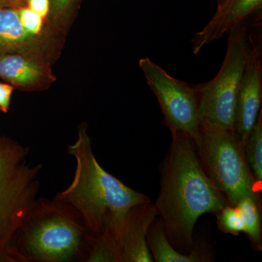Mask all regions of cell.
<instances>
[{"mask_svg": "<svg viewBox=\"0 0 262 262\" xmlns=\"http://www.w3.org/2000/svg\"><path fill=\"white\" fill-rule=\"evenodd\" d=\"M157 216L151 201L137 205L129 211L117 245L119 262L154 261L146 242V234Z\"/></svg>", "mask_w": 262, "mask_h": 262, "instance_id": "cell-9", "label": "cell"}, {"mask_svg": "<svg viewBox=\"0 0 262 262\" xmlns=\"http://www.w3.org/2000/svg\"><path fill=\"white\" fill-rule=\"evenodd\" d=\"M87 130V125H81L77 140L67 148L75 159V175L70 186L54 199L75 213L92 235L106 232L117 244L129 211L150 198L101 166Z\"/></svg>", "mask_w": 262, "mask_h": 262, "instance_id": "cell-2", "label": "cell"}, {"mask_svg": "<svg viewBox=\"0 0 262 262\" xmlns=\"http://www.w3.org/2000/svg\"><path fill=\"white\" fill-rule=\"evenodd\" d=\"M245 156L258 190L262 183V110L244 146Z\"/></svg>", "mask_w": 262, "mask_h": 262, "instance_id": "cell-15", "label": "cell"}, {"mask_svg": "<svg viewBox=\"0 0 262 262\" xmlns=\"http://www.w3.org/2000/svg\"><path fill=\"white\" fill-rule=\"evenodd\" d=\"M26 3L31 10L40 15L45 20H47L51 8L50 0H27Z\"/></svg>", "mask_w": 262, "mask_h": 262, "instance_id": "cell-19", "label": "cell"}, {"mask_svg": "<svg viewBox=\"0 0 262 262\" xmlns=\"http://www.w3.org/2000/svg\"><path fill=\"white\" fill-rule=\"evenodd\" d=\"M15 8H16L20 23L27 32L34 35H44L56 33L50 27H46L45 25V19L31 10L29 7L20 6Z\"/></svg>", "mask_w": 262, "mask_h": 262, "instance_id": "cell-18", "label": "cell"}, {"mask_svg": "<svg viewBox=\"0 0 262 262\" xmlns=\"http://www.w3.org/2000/svg\"><path fill=\"white\" fill-rule=\"evenodd\" d=\"M215 1H216L217 6H219V5H220L223 3L224 0H215Z\"/></svg>", "mask_w": 262, "mask_h": 262, "instance_id": "cell-22", "label": "cell"}, {"mask_svg": "<svg viewBox=\"0 0 262 262\" xmlns=\"http://www.w3.org/2000/svg\"><path fill=\"white\" fill-rule=\"evenodd\" d=\"M27 0H0L1 8H18L24 6Z\"/></svg>", "mask_w": 262, "mask_h": 262, "instance_id": "cell-21", "label": "cell"}, {"mask_svg": "<svg viewBox=\"0 0 262 262\" xmlns=\"http://www.w3.org/2000/svg\"><path fill=\"white\" fill-rule=\"evenodd\" d=\"M251 46L252 35L246 21L228 32L227 52L220 71L214 78L198 84L201 123L234 131L237 94Z\"/></svg>", "mask_w": 262, "mask_h": 262, "instance_id": "cell-6", "label": "cell"}, {"mask_svg": "<svg viewBox=\"0 0 262 262\" xmlns=\"http://www.w3.org/2000/svg\"><path fill=\"white\" fill-rule=\"evenodd\" d=\"M13 90V85L0 83V111L3 113H7L9 110Z\"/></svg>", "mask_w": 262, "mask_h": 262, "instance_id": "cell-20", "label": "cell"}, {"mask_svg": "<svg viewBox=\"0 0 262 262\" xmlns=\"http://www.w3.org/2000/svg\"><path fill=\"white\" fill-rule=\"evenodd\" d=\"M216 214L217 225L221 232L235 236L244 232L242 219L235 206H226Z\"/></svg>", "mask_w": 262, "mask_h": 262, "instance_id": "cell-17", "label": "cell"}, {"mask_svg": "<svg viewBox=\"0 0 262 262\" xmlns=\"http://www.w3.org/2000/svg\"><path fill=\"white\" fill-rule=\"evenodd\" d=\"M51 34L34 35L24 28L16 8L0 7V54L23 53L49 58Z\"/></svg>", "mask_w": 262, "mask_h": 262, "instance_id": "cell-12", "label": "cell"}, {"mask_svg": "<svg viewBox=\"0 0 262 262\" xmlns=\"http://www.w3.org/2000/svg\"><path fill=\"white\" fill-rule=\"evenodd\" d=\"M243 224L244 232L251 241L253 247L261 249V224L259 212V202L251 196H245L235 206Z\"/></svg>", "mask_w": 262, "mask_h": 262, "instance_id": "cell-14", "label": "cell"}, {"mask_svg": "<svg viewBox=\"0 0 262 262\" xmlns=\"http://www.w3.org/2000/svg\"><path fill=\"white\" fill-rule=\"evenodd\" d=\"M196 149L207 177L229 206H235L245 196L259 202V190L246 161L244 146L234 131L201 122Z\"/></svg>", "mask_w": 262, "mask_h": 262, "instance_id": "cell-5", "label": "cell"}, {"mask_svg": "<svg viewBox=\"0 0 262 262\" xmlns=\"http://www.w3.org/2000/svg\"><path fill=\"white\" fill-rule=\"evenodd\" d=\"M0 77L29 91L45 89L55 80L48 58L23 53L0 54Z\"/></svg>", "mask_w": 262, "mask_h": 262, "instance_id": "cell-10", "label": "cell"}, {"mask_svg": "<svg viewBox=\"0 0 262 262\" xmlns=\"http://www.w3.org/2000/svg\"><path fill=\"white\" fill-rule=\"evenodd\" d=\"M30 150L0 136V262L18 227L39 198L42 166L30 159Z\"/></svg>", "mask_w": 262, "mask_h": 262, "instance_id": "cell-4", "label": "cell"}, {"mask_svg": "<svg viewBox=\"0 0 262 262\" xmlns=\"http://www.w3.org/2000/svg\"><path fill=\"white\" fill-rule=\"evenodd\" d=\"M92 237L75 213L39 196L18 227L7 261H86Z\"/></svg>", "mask_w": 262, "mask_h": 262, "instance_id": "cell-3", "label": "cell"}, {"mask_svg": "<svg viewBox=\"0 0 262 262\" xmlns=\"http://www.w3.org/2000/svg\"><path fill=\"white\" fill-rule=\"evenodd\" d=\"M146 242L153 260L157 262L211 261V256L201 248H194L190 253L179 252L169 242L160 219H155L150 225L146 234Z\"/></svg>", "mask_w": 262, "mask_h": 262, "instance_id": "cell-13", "label": "cell"}, {"mask_svg": "<svg viewBox=\"0 0 262 262\" xmlns=\"http://www.w3.org/2000/svg\"><path fill=\"white\" fill-rule=\"evenodd\" d=\"M261 101V53L252 36V46L239 86L234 114V133L244 146L257 121Z\"/></svg>", "mask_w": 262, "mask_h": 262, "instance_id": "cell-8", "label": "cell"}, {"mask_svg": "<svg viewBox=\"0 0 262 262\" xmlns=\"http://www.w3.org/2000/svg\"><path fill=\"white\" fill-rule=\"evenodd\" d=\"M170 147L160 167V191L154 204L169 242L188 254L194 247L193 232L205 213L228 206L207 177L194 140L182 131H171Z\"/></svg>", "mask_w": 262, "mask_h": 262, "instance_id": "cell-1", "label": "cell"}, {"mask_svg": "<svg viewBox=\"0 0 262 262\" xmlns=\"http://www.w3.org/2000/svg\"><path fill=\"white\" fill-rule=\"evenodd\" d=\"M139 65L156 96L165 125L170 132L179 130L188 134L198 146L201 141L198 84L174 78L149 58H141Z\"/></svg>", "mask_w": 262, "mask_h": 262, "instance_id": "cell-7", "label": "cell"}, {"mask_svg": "<svg viewBox=\"0 0 262 262\" xmlns=\"http://www.w3.org/2000/svg\"><path fill=\"white\" fill-rule=\"evenodd\" d=\"M51 8L48 16V27L53 32L65 28L76 0H50Z\"/></svg>", "mask_w": 262, "mask_h": 262, "instance_id": "cell-16", "label": "cell"}, {"mask_svg": "<svg viewBox=\"0 0 262 262\" xmlns=\"http://www.w3.org/2000/svg\"><path fill=\"white\" fill-rule=\"evenodd\" d=\"M262 0H224L215 14L192 39V52L198 54L205 46L221 39L236 26L261 9Z\"/></svg>", "mask_w": 262, "mask_h": 262, "instance_id": "cell-11", "label": "cell"}]
</instances>
